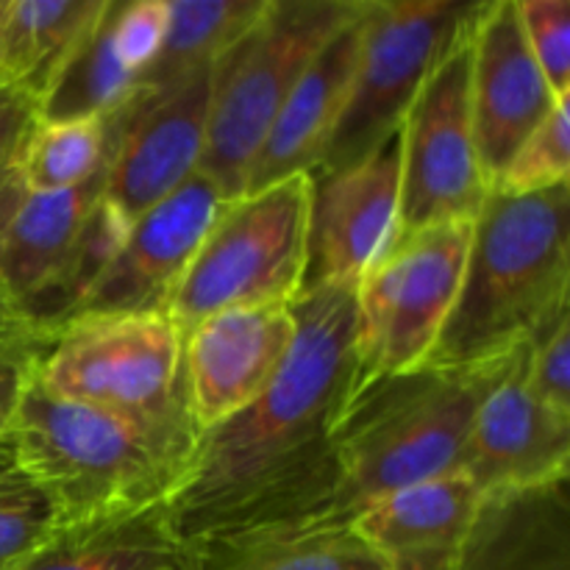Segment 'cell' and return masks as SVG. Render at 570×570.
I'll return each instance as SVG.
<instances>
[{
    "mask_svg": "<svg viewBox=\"0 0 570 570\" xmlns=\"http://www.w3.org/2000/svg\"><path fill=\"white\" fill-rule=\"evenodd\" d=\"M295 340L271 387L198 434L167 501L189 549L267 529H317L334 490V426L354 395L356 287L326 284L293 304Z\"/></svg>",
    "mask_w": 570,
    "mask_h": 570,
    "instance_id": "cell-1",
    "label": "cell"
},
{
    "mask_svg": "<svg viewBox=\"0 0 570 570\" xmlns=\"http://www.w3.org/2000/svg\"><path fill=\"white\" fill-rule=\"evenodd\" d=\"M37 367V365H33ZM198 434L148 429L128 417L56 399L28 376L11 417V465L48 499L61 529L128 521L167 507Z\"/></svg>",
    "mask_w": 570,
    "mask_h": 570,
    "instance_id": "cell-2",
    "label": "cell"
},
{
    "mask_svg": "<svg viewBox=\"0 0 570 570\" xmlns=\"http://www.w3.org/2000/svg\"><path fill=\"white\" fill-rule=\"evenodd\" d=\"M515 351L476 365H423L354 395L334 426V490L317 529L348 527L395 490L460 473L476 410Z\"/></svg>",
    "mask_w": 570,
    "mask_h": 570,
    "instance_id": "cell-3",
    "label": "cell"
},
{
    "mask_svg": "<svg viewBox=\"0 0 570 570\" xmlns=\"http://www.w3.org/2000/svg\"><path fill=\"white\" fill-rule=\"evenodd\" d=\"M570 295V184L529 195L488 193L460 298L429 365H476L534 343Z\"/></svg>",
    "mask_w": 570,
    "mask_h": 570,
    "instance_id": "cell-4",
    "label": "cell"
},
{
    "mask_svg": "<svg viewBox=\"0 0 570 570\" xmlns=\"http://www.w3.org/2000/svg\"><path fill=\"white\" fill-rule=\"evenodd\" d=\"M360 6L362 0H265L248 31L215 61L198 173L228 200L243 198L284 100Z\"/></svg>",
    "mask_w": 570,
    "mask_h": 570,
    "instance_id": "cell-5",
    "label": "cell"
},
{
    "mask_svg": "<svg viewBox=\"0 0 570 570\" xmlns=\"http://www.w3.org/2000/svg\"><path fill=\"white\" fill-rule=\"evenodd\" d=\"M312 187V173H295L228 204L165 309L181 340L200 321L232 306L301 298Z\"/></svg>",
    "mask_w": 570,
    "mask_h": 570,
    "instance_id": "cell-6",
    "label": "cell"
},
{
    "mask_svg": "<svg viewBox=\"0 0 570 570\" xmlns=\"http://www.w3.org/2000/svg\"><path fill=\"white\" fill-rule=\"evenodd\" d=\"M33 379L56 399L198 434L184 404V340L165 315L76 317L39 356Z\"/></svg>",
    "mask_w": 570,
    "mask_h": 570,
    "instance_id": "cell-7",
    "label": "cell"
},
{
    "mask_svg": "<svg viewBox=\"0 0 570 570\" xmlns=\"http://www.w3.org/2000/svg\"><path fill=\"white\" fill-rule=\"evenodd\" d=\"M473 220L399 234L356 284L354 395L429 365L465 278ZM351 395V399H354Z\"/></svg>",
    "mask_w": 570,
    "mask_h": 570,
    "instance_id": "cell-8",
    "label": "cell"
},
{
    "mask_svg": "<svg viewBox=\"0 0 570 570\" xmlns=\"http://www.w3.org/2000/svg\"><path fill=\"white\" fill-rule=\"evenodd\" d=\"M476 6V0H365L348 104L312 176L345 170L399 134L426 76Z\"/></svg>",
    "mask_w": 570,
    "mask_h": 570,
    "instance_id": "cell-9",
    "label": "cell"
},
{
    "mask_svg": "<svg viewBox=\"0 0 570 570\" xmlns=\"http://www.w3.org/2000/svg\"><path fill=\"white\" fill-rule=\"evenodd\" d=\"M482 6V3H479ZM476 6V11H479ZM473 11L423 81L399 128V234L451 220H476L488 184L479 167L471 111Z\"/></svg>",
    "mask_w": 570,
    "mask_h": 570,
    "instance_id": "cell-10",
    "label": "cell"
},
{
    "mask_svg": "<svg viewBox=\"0 0 570 570\" xmlns=\"http://www.w3.org/2000/svg\"><path fill=\"white\" fill-rule=\"evenodd\" d=\"M212 70L215 65H204L165 89H137L104 117V200L128 226L198 173Z\"/></svg>",
    "mask_w": 570,
    "mask_h": 570,
    "instance_id": "cell-11",
    "label": "cell"
},
{
    "mask_svg": "<svg viewBox=\"0 0 570 570\" xmlns=\"http://www.w3.org/2000/svg\"><path fill=\"white\" fill-rule=\"evenodd\" d=\"M228 204L232 200L215 181L195 173L176 193L134 220L126 243L89 289L76 317L165 315L178 282Z\"/></svg>",
    "mask_w": 570,
    "mask_h": 570,
    "instance_id": "cell-12",
    "label": "cell"
},
{
    "mask_svg": "<svg viewBox=\"0 0 570 570\" xmlns=\"http://www.w3.org/2000/svg\"><path fill=\"white\" fill-rule=\"evenodd\" d=\"M309 239L304 289L360 284L367 267L399 237L401 145L399 134L356 165L312 176Z\"/></svg>",
    "mask_w": 570,
    "mask_h": 570,
    "instance_id": "cell-13",
    "label": "cell"
},
{
    "mask_svg": "<svg viewBox=\"0 0 570 570\" xmlns=\"http://www.w3.org/2000/svg\"><path fill=\"white\" fill-rule=\"evenodd\" d=\"M295 340L293 304L232 306L184 337V404L195 432L248 410L282 371Z\"/></svg>",
    "mask_w": 570,
    "mask_h": 570,
    "instance_id": "cell-14",
    "label": "cell"
},
{
    "mask_svg": "<svg viewBox=\"0 0 570 570\" xmlns=\"http://www.w3.org/2000/svg\"><path fill=\"white\" fill-rule=\"evenodd\" d=\"M557 100L562 98H554L529 50L515 0L479 6L473 17L471 111L488 189H495L512 156Z\"/></svg>",
    "mask_w": 570,
    "mask_h": 570,
    "instance_id": "cell-15",
    "label": "cell"
},
{
    "mask_svg": "<svg viewBox=\"0 0 570 570\" xmlns=\"http://www.w3.org/2000/svg\"><path fill=\"white\" fill-rule=\"evenodd\" d=\"M529 351L532 343L515 351L504 376L484 395L468 434L460 473L482 495L568 482L570 421L534 395Z\"/></svg>",
    "mask_w": 570,
    "mask_h": 570,
    "instance_id": "cell-16",
    "label": "cell"
},
{
    "mask_svg": "<svg viewBox=\"0 0 570 570\" xmlns=\"http://www.w3.org/2000/svg\"><path fill=\"white\" fill-rule=\"evenodd\" d=\"M479 504L471 479L451 473L373 501L348 529L384 570H454Z\"/></svg>",
    "mask_w": 570,
    "mask_h": 570,
    "instance_id": "cell-17",
    "label": "cell"
},
{
    "mask_svg": "<svg viewBox=\"0 0 570 570\" xmlns=\"http://www.w3.org/2000/svg\"><path fill=\"white\" fill-rule=\"evenodd\" d=\"M362 6L354 20L345 22L323 45L321 53L312 59L289 98L284 100L250 167L245 195L271 187L295 173L317 170L337 131L340 117L348 104L351 83H354L362 39Z\"/></svg>",
    "mask_w": 570,
    "mask_h": 570,
    "instance_id": "cell-18",
    "label": "cell"
},
{
    "mask_svg": "<svg viewBox=\"0 0 570 570\" xmlns=\"http://www.w3.org/2000/svg\"><path fill=\"white\" fill-rule=\"evenodd\" d=\"M454 570H570L568 482L482 495Z\"/></svg>",
    "mask_w": 570,
    "mask_h": 570,
    "instance_id": "cell-19",
    "label": "cell"
},
{
    "mask_svg": "<svg viewBox=\"0 0 570 570\" xmlns=\"http://www.w3.org/2000/svg\"><path fill=\"white\" fill-rule=\"evenodd\" d=\"M104 181L106 156L98 173L78 187L22 195L0 245V278L20 309L59 271L89 212L104 195Z\"/></svg>",
    "mask_w": 570,
    "mask_h": 570,
    "instance_id": "cell-20",
    "label": "cell"
},
{
    "mask_svg": "<svg viewBox=\"0 0 570 570\" xmlns=\"http://www.w3.org/2000/svg\"><path fill=\"white\" fill-rule=\"evenodd\" d=\"M17 570H200V566L173 529L167 507H159L128 521L61 529Z\"/></svg>",
    "mask_w": 570,
    "mask_h": 570,
    "instance_id": "cell-21",
    "label": "cell"
},
{
    "mask_svg": "<svg viewBox=\"0 0 570 570\" xmlns=\"http://www.w3.org/2000/svg\"><path fill=\"white\" fill-rule=\"evenodd\" d=\"M106 0H9L0 20V87H20L42 106L56 76Z\"/></svg>",
    "mask_w": 570,
    "mask_h": 570,
    "instance_id": "cell-22",
    "label": "cell"
},
{
    "mask_svg": "<svg viewBox=\"0 0 570 570\" xmlns=\"http://www.w3.org/2000/svg\"><path fill=\"white\" fill-rule=\"evenodd\" d=\"M200 570H384L373 551L337 529H267L195 549Z\"/></svg>",
    "mask_w": 570,
    "mask_h": 570,
    "instance_id": "cell-23",
    "label": "cell"
},
{
    "mask_svg": "<svg viewBox=\"0 0 570 570\" xmlns=\"http://www.w3.org/2000/svg\"><path fill=\"white\" fill-rule=\"evenodd\" d=\"M111 14L115 0H106L98 20L89 26L42 98L39 120H104L137 92V72L128 70L111 39Z\"/></svg>",
    "mask_w": 570,
    "mask_h": 570,
    "instance_id": "cell-24",
    "label": "cell"
},
{
    "mask_svg": "<svg viewBox=\"0 0 570 570\" xmlns=\"http://www.w3.org/2000/svg\"><path fill=\"white\" fill-rule=\"evenodd\" d=\"M262 9L265 0H167L165 42L137 89H165L198 67L215 65Z\"/></svg>",
    "mask_w": 570,
    "mask_h": 570,
    "instance_id": "cell-25",
    "label": "cell"
},
{
    "mask_svg": "<svg viewBox=\"0 0 570 570\" xmlns=\"http://www.w3.org/2000/svg\"><path fill=\"white\" fill-rule=\"evenodd\" d=\"M128 228L131 226L120 220V215L100 195L83 228L78 232L76 243L70 245L67 256L61 259L59 271L28 304H22V315L31 321V326L48 343H53L61 328L81 309L89 289L98 284V278L104 276V271L126 243Z\"/></svg>",
    "mask_w": 570,
    "mask_h": 570,
    "instance_id": "cell-26",
    "label": "cell"
},
{
    "mask_svg": "<svg viewBox=\"0 0 570 570\" xmlns=\"http://www.w3.org/2000/svg\"><path fill=\"white\" fill-rule=\"evenodd\" d=\"M104 120L45 122L28 134L20 154V176L26 193H61L87 181L104 165Z\"/></svg>",
    "mask_w": 570,
    "mask_h": 570,
    "instance_id": "cell-27",
    "label": "cell"
},
{
    "mask_svg": "<svg viewBox=\"0 0 570 570\" xmlns=\"http://www.w3.org/2000/svg\"><path fill=\"white\" fill-rule=\"evenodd\" d=\"M59 534L48 499L11 465H0V570L26 566Z\"/></svg>",
    "mask_w": 570,
    "mask_h": 570,
    "instance_id": "cell-28",
    "label": "cell"
},
{
    "mask_svg": "<svg viewBox=\"0 0 570 570\" xmlns=\"http://www.w3.org/2000/svg\"><path fill=\"white\" fill-rule=\"evenodd\" d=\"M568 115L570 98L557 100L549 117L518 148V154L512 156L495 189H490V193L529 195L543 193V189L557 187V184H566L570 173Z\"/></svg>",
    "mask_w": 570,
    "mask_h": 570,
    "instance_id": "cell-29",
    "label": "cell"
},
{
    "mask_svg": "<svg viewBox=\"0 0 570 570\" xmlns=\"http://www.w3.org/2000/svg\"><path fill=\"white\" fill-rule=\"evenodd\" d=\"M529 50L554 98H570V3L515 0Z\"/></svg>",
    "mask_w": 570,
    "mask_h": 570,
    "instance_id": "cell-30",
    "label": "cell"
},
{
    "mask_svg": "<svg viewBox=\"0 0 570 570\" xmlns=\"http://www.w3.org/2000/svg\"><path fill=\"white\" fill-rule=\"evenodd\" d=\"M167 33V0H131L122 3L115 0V14H111V39L137 78L154 65L159 56L161 42Z\"/></svg>",
    "mask_w": 570,
    "mask_h": 570,
    "instance_id": "cell-31",
    "label": "cell"
},
{
    "mask_svg": "<svg viewBox=\"0 0 570 570\" xmlns=\"http://www.w3.org/2000/svg\"><path fill=\"white\" fill-rule=\"evenodd\" d=\"M22 195H26V184H22L20 165H11L9 170L0 176V245H3L6 226H9L11 215H14ZM48 348V340H45L42 334L31 326V321L22 315L20 304L11 298L9 289L3 287V278H0V354L39 360Z\"/></svg>",
    "mask_w": 570,
    "mask_h": 570,
    "instance_id": "cell-32",
    "label": "cell"
},
{
    "mask_svg": "<svg viewBox=\"0 0 570 570\" xmlns=\"http://www.w3.org/2000/svg\"><path fill=\"white\" fill-rule=\"evenodd\" d=\"M529 384L540 404L570 421V312L532 343Z\"/></svg>",
    "mask_w": 570,
    "mask_h": 570,
    "instance_id": "cell-33",
    "label": "cell"
},
{
    "mask_svg": "<svg viewBox=\"0 0 570 570\" xmlns=\"http://www.w3.org/2000/svg\"><path fill=\"white\" fill-rule=\"evenodd\" d=\"M39 120V100L20 87H0V176L17 165Z\"/></svg>",
    "mask_w": 570,
    "mask_h": 570,
    "instance_id": "cell-34",
    "label": "cell"
},
{
    "mask_svg": "<svg viewBox=\"0 0 570 570\" xmlns=\"http://www.w3.org/2000/svg\"><path fill=\"white\" fill-rule=\"evenodd\" d=\"M37 362L39 360H28V356L0 354V443H3L6 434H9L17 401H20L22 387H26L28 376H31Z\"/></svg>",
    "mask_w": 570,
    "mask_h": 570,
    "instance_id": "cell-35",
    "label": "cell"
},
{
    "mask_svg": "<svg viewBox=\"0 0 570 570\" xmlns=\"http://www.w3.org/2000/svg\"><path fill=\"white\" fill-rule=\"evenodd\" d=\"M6 460H9V449H6V440H3V443H0V465H3Z\"/></svg>",
    "mask_w": 570,
    "mask_h": 570,
    "instance_id": "cell-36",
    "label": "cell"
},
{
    "mask_svg": "<svg viewBox=\"0 0 570 570\" xmlns=\"http://www.w3.org/2000/svg\"><path fill=\"white\" fill-rule=\"evenodd\" d=\"M6 3H9V0H0V20H3V11H6Z\"/></svg>",
    "mask_w": 570,
    "mask_h": 570,
    "instance_id": "cell-37",
    "label": "cell"
}]
</instances>
